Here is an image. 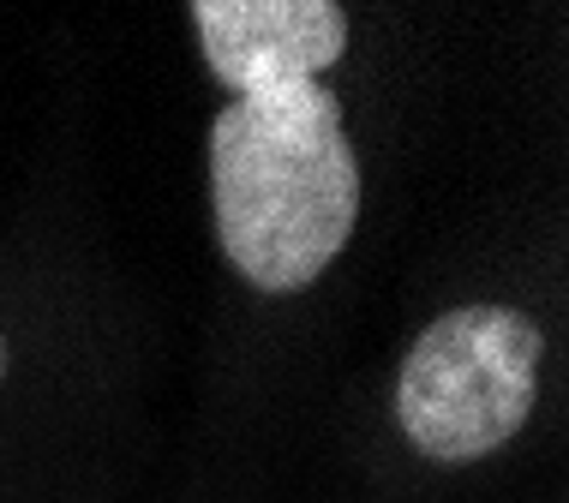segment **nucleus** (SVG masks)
<instances>
[{
    "label": "nucleus",
    "instance_id": "4",
    "mask_svg": "<svg viewBox=\"0 0 569 503\" xmlns=\"http://www.w3.org/2000/svg\"><path fill=\"white\" fill-rule=\"evenodd\" d=\"M7 360H12V354H7V335H0V384H7Z\"/></svg>",
    "mask_w": 569,
    "mask_h": 503
},
{
    "label": "nucleus",
    "instance_id": "1",
    "mask_svg": "<svg viewBox=\"0 0 569 503\" xmlns=\"http://www.w3.org/2000/svg\"><path fill=\"white\" fill-rule=\"evenodd\" d=\"M210 210L222 258L258 294H300L360 222L342 102L325 79L246 90L210 127Z\"/></svg>",
    "mask_w": 569,
    "mask_h": 503
},
{
    "label": "nucleus",
    "instance_id": "2",
    "mask_svg": "<svg viewBox=\"0 0 569 503\" xmlns=\"http://www.w3.org/2000/svg\"><path fill=\"white\" fill-rule=\"evenodd\" d=\"M540 330L516 306H456L413 335L396 378V420L432 462H480L533 414Z\"/></svg>",
    "mask_w": 569,
    "mask_h": 503
},
{
    "label": "nucleus",
    "instance_id": "3",
    "mask_svg": "<svg viewBox=\"0 0 569 503\" xmlns=\"http://www.w3.org/2000/svg\"><path fill=\"white\" fill-rule=\"evenodd\" d=\"M192 24L210 72L234 97L325 79L348 49V12L330 0H198Z\"/></svg>",
    "mask_w": 569,
    "mask_h": 503
}]
</instances>
